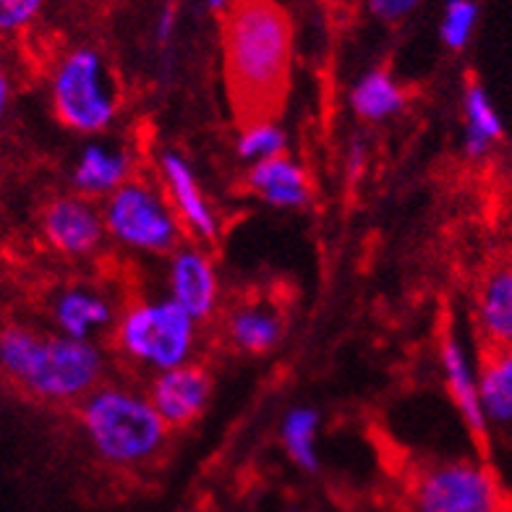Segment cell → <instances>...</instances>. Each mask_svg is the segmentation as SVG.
Listing matches in <instances>:
<instances>
[{
  "mask_svg": "<svg viewBox=\"0 0 512 512\" xmlns=\"http://www.w3.org/2000/svg\"><path fill=\"white\" fill-rule=\"evenodd\" d=\"M293 27L277 0H230L223 11L228 95L241 123L270 121L288 92Z\"/></svg>",
  "mask_w": 512,
  "mask_h": 512,
  "instance_id": "6da1fadb",
  "label": "cell"
},
{
  "mask_svg": "<svg viewBox=\"0 0 512 512\" xmlns=\"http://www.w3.org/2000/svg\"><path fill=\"white\" fill-rule=\"evenodd\" d=\"M102 366V353L92 340L37 332L24 324L0 327V371L34 398L84 400L100 382Z\"/></svg>",
  "mask_w": 512,
  "mask_h": 512,
  "instance_id": "7a4b0ae2",
  "label": "cell"
},
{
  "mask_svg": "<svg viewBox=\"0 0 512 512\" xmlns=\"http://www.w3.org/2000/svg\"><path fill=\"white\" fill-rule=\"evenodd\" d=\"M81 429L110 465H142L162 450L168 426L149 398L126 387H95L81 403Z\"/></svg>",
  "mask_w": 512,
  "mask_h": 512,
  "instance_id": "3957f363",
  "label": "cell"
},
{
  "mask_svg": "<svg viewBox=\"0 0 512 512\" xmlns=\"http://www.w3.org/2000/svg\"><path fill=\"white\" fill-rule=\"evenodd\" d=\"M115 343L136 364L160 371L189 364L196 322L170 298L136 301L115 324Z\"/></svg>",
  "mask_w": 512,
  "mask_h": 512,
  "instance_id": "277c9868",
  "label": "cell"
},
{
  "mask_svg": "<svg viewBox=\"0 0 512 512\" xmlns=\"http://www.w3.org/2000/svg\"><path fill=\"white\" fill-rule=\"evenodd\" d=\"M50 102L55 118L76 134H100L110 128L118 100L102 55L92 48L63 55L50 79Z\"/></svg>",
  "mask_w": 512,
  "mask_h": 512,
  "instance_id": "5b68a950",
  "label": "cell"
},
{
  "mask_svg": "<svg viewBox=\"0 0 512 512\" xmlns=\"http://www.w3.org/2000/svg\"><path fill=\"white\" fill-rule=\"evenodd\" d=\"M102 223L115 241L144 254L176 251L183 230L168 199L144 181L118 186L105 202Z\"/></svg>",
  "mask_w": 512,
  "mask_h": 512,
  "instance_id": "8992f818",
  "label": "cell"
},
{
  "mask_svg": "<svg viewBox=\"0 0 512 512\" xmlns=\"http://www.w3.org/2000/svg\"><path fill=\"white\" fill-rule=\"evenodd\" d=\"M413 505L416 512H502V494L484 465L450 460L418 476Z\"/></svg>",
  "mask_w": 512,
  "mask_h": 512,
  "instance_id": "52a82bcc",
  "label": "cell"
},
{
  "mask_svg": "<svg viewBox=\"0 0 512 512\" xmlns=\"http://www.w3.org/2000/svg\"><path fill=\"white\" fill-rule=\"evenodd\" d=\"M212 398V377L199 364H183L160 371L149 387V403L168 429L194 424Z\"/></svg>",
  "mask_w": 512,
  "mask_h": 512,
  "instance_id": "ba28073f",
  "label": "cell"
},
{
  "mask_svg": "<svg viewBox=\"0 0 512 512\" xmlns=\"http://www.w3.org/2000/svg\"><path fill=\"white\" fill-rule=\"evenodd\" d=\"M40 228L50 249L63 256H87L100 249L105 223L84 196H58L42 209Z\"/></svg>",
  "mask_w": 512,
  "mask_h": 512,
  "instance_id": "9c48e42d",
  "label": "cell"
},
{
  "mask_svg": "<svg viewBox=\"0 0 512 512\" xmlns=\"http://www.w3.org/2000/svg\"><path fill=\"white\" fill-rule=\"evenodd\" d=\"M170 301L181 306L196 324L207 322L217 309L220 283L215 264L202 249H176L170 256L168 270Z\"/></svg>",
  "mask_w": 512,
  "mask_h": 512,
  "instance_id": "30bf717a",
  "label": "cell"
},
{
  "mask_svg": "<svg viewBox=\"0 0 512 512\" xmlns=\"http://www.w3.org/2000/svg\"><path fill=\"white\" fill-rule=\"evenodd\" d=\"M160 176L165 183L170 209L176 212L181 228L199 236L202 241H212L217 236V217L199 186L194 168L170 149V152H162L160 157Z\"/></svg>",
  "mask_w": 512,
  "mask_h": 512,
  "instance_id": "8fae6325",
  "label": "cell"
},
{
  "mask_svg": "<svg viewBox=\"0 0 512 512\" xmlns=\"http://www.w3.org/2000/svg\"><path fill=\"white\" fill-rule=\"evenodd\" d=\"M249 189L254 191L262 202L280 209L306 207L311 199L309 178L306 170L288 155H277L270 160L254 162L246 176Z\"/></svg>",
  "mask_w": 512,
  "mask_h": 512,
  "instance_id": "7c38bea8",
  "label": "cell"
},
{
  "mask_svg": "<svg viewBox=\"0 0 512 512\" xmlns=\"http://www.w3.org/2000/svg\"><path fill=\"white\" fill-rule=\"evenodd\" d=\"M442 369H445V382L447 390H450L452 400L458 405L460 416L468 424L473 434L484 437L486 434V418L481 411L479 403V379H476V369L471 364V356L465 353L463 343L458 340V335H447L442 340Z\"/></svg>",
  "mask_w": 512,
  "mask_h": 512,
  "instance_id": "4fadbf2b",
  "label": "cell"
},
{
  "mask_svg": "<svg viewBox=\"0 0 512 512\" xmlns=\"http://www.w3.org/2000/svg\"><path fill=\"white\" fill-rule=\"evenodd\" d=\"M476 324L494 348H512V267L489 272L476 296Z\"/></svg>",
  "mask_w": 512,
  "mask_h": 512,
  "instance_id": "5bb4252c",
  "label": "cell"
},
{
  "mask_svg": "<svg viewBox=\"0 0 512 512\" xmlns=\"http://www.w3.org/2000/svg\"><path fill=\"white\" fill-rule=\"evenodd\" d=\"M53 322L58 332L74 340H92V335L113 322L108 298L89 288H66L53 301Z\"/></svg>",
  "mask_w": 512,
  "mask_h": 512,
  "instance_id": "9a60e30c",
  "label": "cell"
},
{
  "mask_svg": "<svg viewBox=\"0 0 512 512\" xmlns=\"http://www.w3.org/2000/svg\"><path fill=\"white\" fill-rule=\"evenodd\" d=\"M128 181V155L105 144H89L81 149L71 170V183L79 196H110Z\"/></svg>",
  "mask_w": 512,
  "mask_h": 512,
  "instance_id": "2e32d148",
  "label": "cell"
},
{
  "mask_svg": "<svg viewBox=\"0 0 512 512\" xmlns=\"http://www.w3.org/2000/svg\"><path fill=\"white\" fill-rule=\"evenodd\" d=\"M476 379L486 424L512 426V348L489 345L476 369Z\"/></svg>",
  "mask_w": 512,
  "mask_h": 512,
  "instance_id": "e0dca14e",
  "label": "cell"
},
{
  "mask_svg": "<svg viewBox=\"0 0 512 512\" xmlns=\"http://www.w3.org/2000/svg\"><path fill=\"white\" fill-rule=\"evenodd\" d=\"M463 115V152L471 160H479L505 136V126H502V118H499L489 92L476 81L465 89Z\"/></svg>",
  "mask_w": 512,
  "mask_h": 512,
  "instance_id": "ac0fdd59",
  "label": "cell"
},
{
  "mask_svg": "<svg viewBox=\"0 0 512 512\" xmlns=\"http://www.w3.org/2000/svg\"><path fill=\"white\" fill-rule=\"evenodd\" d=\"M405 89L392 79L390 71L374 68L351 89V108L361 121L379 123L405 110Z\"/></svg>",
  "mask_w": 512,
  "mask_h": 512,
  "instance_id": "d6986e66",
  "label": "cell"
},
{
  "mask_svg": "<svg viewBox=\"0 0 512 512\" xmlns=\"http://www.w3.org/2000/svg\"><path fill=\"white\" fill-rule=\"evenodd\" d=\"M228 335L230 343L238 351L259 356V353L272 351L280 337H283V319L267 306H241L228 317Z\"/></svg>",
  "mask_w": 512,
  "mask_h": 512,
  "instance_id": "ffe728a7",
  "label": "cell"
},
{
  "mask_svg": "<svg viewBox=\"0 0 512 512\" xmlns=\"http://www.w3.org/2000/svg\"><path fill=\"white\" fill-rule=\"evenodd\" d=\"M317 429L319 413L314 408H306V405L288 411V416L283 418V429H280V437H283L285 452L290 455V460L309 473L319 468Z\"/></svg>",
  "mask_w": 512,
  "mask_h": 512,
  "instance_id": "44dd1931",
  "label": "cell"
},
{
  "mask_svg": "<svg viewBox=\"0 0 512 512\" xmlns=\"http://www.w3.org/2000/svg\"><path fill=\"white\" fill-rule=\"evenodd\" d=\"M285 144H288L285 131L277 126V123L254 121L243 126L241 136H238V142H236V152L241 160L254 165V162L285 155Z\"/></svg>",
  "mask_w": 512,
  "mask_h": 512,
  "instance_id": "7402d4cb",
  "label": "cell"
},
{
  "mask_svg": "<svg viewBox=\"0 0 512 512\" xmlns=\"http://www.w3.org/2000/svg\"><path fill=\"white\" fill-rule=\"evenodd\" d=\"M479 21V6L473 0H450L442 16V42L450 50H463L471 42V34Z\"/></svg>",
  "mask_w": 512,
  "mask_h": 512,
  "instance_id": "603a6c76",
  "label": "cell"
},
{
  "mask_svg": "<svg viewBox=\"0 0 512 512\" xmlns=\"http://www.w3.org/2000/svg\"><path fill=\"white\" fill-rule=\"evenodd\" d=\"M45 0H0V34H16L32 27Z\"/></svg>",
  "mask_w": 512,
  "mask_h": 512,
  "instance_id": "cb8c5ba5",
  "label": "cell"
},
{
  "mask_svg": "<svg viewBox=\"0 0 512 512\" xmlns=\"http://www.w3.org/2000/svg\"><path fill=\"white\" fill-rule=\"evenodd\" d=\"M421 0H369V11L382 21H398L408 16Z\"/></svg>",
  "mask_w": 512,
  "mask_h": 512,
  "instance_id": "d4e9b609",
  "label": "cell"
},
{
  "mask_svg": "<svg viewBox=\"0 0 512 512\" xmlns=\"http://www.w3.org/2000/svg\"><path fill=\"white\" fill-rule=\"evenodd\" d=\"M11 100H14V81H11L6 63L0 61V123L11 110Z\"/></svg>",
  "mask_w": 512,
  "mask_h": 512,
  "instance_id": "484cf974",
  "label": "cell"
},
{
  "mask_svg": "<svg viewBox=\"0 0 512 512\" xmlns=\"http://www.w3.org/2000/svg\"><path fill=\"white\" fill-rule=\"evenodd\" d=\"M173 32H176V8L165 6L160 11V19H157V27H155L157 42H160V45L170 42Z\"/></svg>",
  "mask_w": 512,
  "mask_h": 512,
  "instance_id": "4316f807",
  "label": "cell"
},
{
  "mask_svg": "<svg viewBox=\"0 0 512 512\" xmlns=\"http://www.w3.org/2000/svg\"><path fill=\"white\" fill-rule=\"evenodd\" d=\"M364 155H366L364 144H356V147L351 149V173L353 176H358V173H361V170H358V165H364Z\"/></svg>",
  "mask_w": 512,
  "mask_h": 512,
  "instance_id": "83f0119b",
  "label": "cell"
},
{
  "mask_svg": "<svg viewBox=\"0 0 512 512\" xmlns=\"http://www.w3.org/2000/svg\"><path fill=\"white\" fill-rule=\"evenodd\" d=\"M230 0H207L209 11H215V14H223L225 8H228Z\"/></svg>",
  "mask_w": 512,
  "mask_h": 512,
  "instance_id": "f1b7e54d",
  "label": "cell"
}]
</instances>
